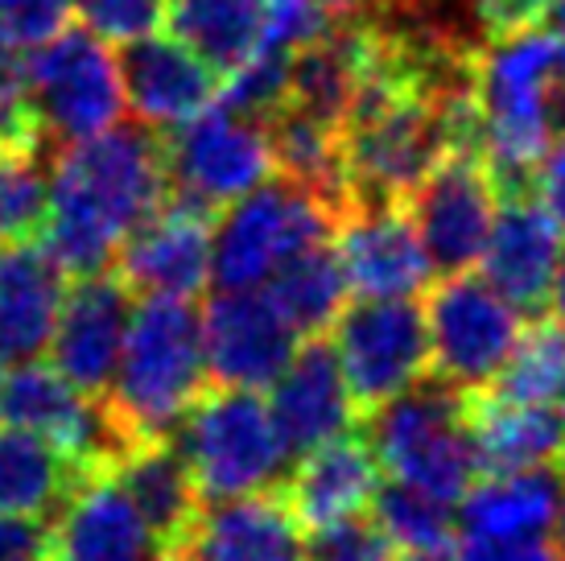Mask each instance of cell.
Wrapping results in <instances>:
<instances>
[{
    "label": "cell",
    "mask_w": 565,
    "mask_h": 561,
    "mask_svg": "<svg viewBox=\"0 0 565 561\" xmlns=\"http://www.w3.org/2000/svg\"><path fill=\"white\" fill-rule=\"evenodd\" d=\"M79 475V463H71L54 442L0 425V512L50 516Z\"/></svg>",
    "instance_id": "28"
},
{
    "label": "cell",
    "mask_w": 565,
    "mask_h": 561,
    "mask_svg": "<svg viewBox=\"0 0 565 561\" xmlns=\"http://www.w3.org/2000/svg\"><path fill=\"white\" fill-rule=\"evenodd\" d=\"M422 314L429 335V375L458 392H483L524 330V314L471 268L446 273V280L429 289Z\"/></svg>",
    "instance_id": "9"
},
{
    "label": "cell",
    "mask_w": 565,
    "mask_h": 561,
    "mask_svg": "<svg viewBox=\"0 0 565 561\" xmlns=\"http://www.w3.org/2000/svg\"><path fill=\"white\" fill-rule=\"evenodd\" d=\"M66 277L38 240L0 244V363L33 359L50 347Z\"/></svg>",
    "instance_id": "23"
},
{
    "label": "cell",
    "mask_w": 565,
    "mask_h": 561,
    "mask_svg": "<svg viewBox=\"0 0 565 561\" xmlns=\"http://www.w3.org/2000/svg\"><path fill=\"white\" fill-rule=\"evenodd\" d=\"M268 145H273V161L277 173L294 187L310 190L318 203H327L334 215H347L355 199H351V182H347V154H343V125H334L327 116L285 104L265 120Z\"/></svg>",
    "instance_id": "26"
},
{
    "label": "cell",
    "mask_w": 565,
    "mask_h": 561,
    "mask_svg": "<svg viewBox=\"0 0 565 561\" xmlns=\"http://www.w3.org/2000/svg\"><path fill=\"white\" fill-rule=\"evenodd\" d=\"M71 0H0V42L13 50H33L71 25Z\"/></svg>",
    "instance_id": "36"
},
{
    "label": "cell",
    "mask_w": 565,
    "mask_h": 561,
    "mask_svg": "<svg viewBox=\"0 0 565 561\" xmlns=\"http://www.w3.org/2000/svg\"><path fill=\"white\" fill-rule=\"evenodd\" d=\"M372 516L401 553H446L455 546V504L408 484H396V479L380 484L376 499H372Z\"/></svg>",
    "instance_id": "31"
},
{
    "label": "cell",
    "mask_w": 565,
    "mask_h": 561,
    "mask_svg": "<svg viewBox=\"0 0 565 561\" xmlns=\"http://www.w3.org/2000/svg\"><path fill=\"white\" fill-rule=\"evenodd\" d=\"M277 491L289 504V512L298 516L301 529L347 520L372 508L380 491V458L367 437L339 434L298 454V463L285 470Z\"/></svg>",
    "instance_id": "22"
},
{
    "label": "cell",
    "mask_w": 565,
    "mask_h": 561,
    "mask_svg": "<svg viewBox=\"0 0 565 561\" xmlns=\"http://www.w3.org/2000/svg\"><path fill=\"white\" fill-rule=\"evenodd\" d=\"M260 289H265V297L277 306V314H281L285 322L298 330L301 343L327 335L330 322L347 306V280L330 244H318V248L294 256Z\"/></svg>",
    "instance_id": "29"
},
{
    "label": "cell",
    "mask_w": 565,
    "mask_h": 561,
    "mask_svg": "<svg viewBox=\"0 0 565 561\" xmlns=\"http://www.w3.org/2000/svg\"><path fill=\"white\" fill-rule=\"evenodd\" d=\"M315 4L330 17V25H351L367 17V0H315Z\"/></svg>",
    "instance_id": "41"
},
{
    "label": "cell",
    "mask_w": 565,
    "mask_h": 561,
    "mask_svg": "<svg viewBox=\"0 0 565 561\" xmlns=\"http://www.w3.org/2000/svg\"><path fill=\"white\" fill-rule=\"evenodd\" d=\"M565 389V327L553 318H536L533 327L520 330L512 356L503 359L500 375L487 384L503 401L524 405H557Z\"/></svg>",
    "instance_id": "30"
},
{
    "label": "cell",
    "mask_w": 565,
    "mask_h": 561,
    "mask_svg": "<svg viewBox=\"0 0 565 561\" xmlns=\"http://www.w3.org/2000/svg\"><path fill=\"white\" fill-rule=\"evenodd\" d=\"M203 322L182 297L132 301L120 363L99 396L120 451L170 437L206 389Z\"/></svg>",
    "instance_id": "3"
},
{
    "label": "cell",
    "mask_w": 565,
    "mask_h": 561,
    "mask_svg": "<svg viewBox=\"0 0 565 561\" xmlns=\"http://www.w3.org/2000/svg\"><path fill=\"white\" fill-rule=\"evenodd\" d=\"M550 318L553 322H562L565 327V252H562V265H557V273H553V285H550Z\"/></svg>",
    "instance_id": "42"
},
{
    "label": "cell",
    "mask_w": 565,
    "mask_h": 561,
    "mask_svg": "<svg viewBox=\"0 0 565 561\" xmlns=\"http://www.w3.org/2000/svg\"><path fill=\"white\" fill-rule=\"evenodd\" d=\"M565 232L557 219L533 199V190L500 194L487 244L479 252V277L508 297L520 314L545 310L553 273L562 265Z\"/></svg>",
    "instance_id": "18"
},
{
    "label": "cell",
    "mask_w": 565,
    "mask_h": 561,
    "mask_svg": "<svg viewBox=\"0 0 565 561\" xmlns=\"http://www.w3.org/2000/svg\"><path fill=\"white\" fill-rule=\"evenodd\" d=\"M111 475L137 504V512L145 516V525L153 529L161 549H178L186 541L190 525L203 512V496L190 479L173 437H158V442H141V446L120 451L111 458Z\"/></svg>",
    "instance_id": "25"
},
{
    "label": "cell",
    "mask_w": 565,
    "mask_h": 561,
    "mask_svg": "<svg viewBox=\"0 0 565 561\" xmlns=\"http://www.w3.org/2000/svg\"><path fill=\"white\" fill-rule=\"evenodd\" d=\"M306 561H396L401 549L376 525V516H347L306 529Z\"/></svg>",
    "instance_id": "34"
},
{
    "label": "cell",
    "mask_w": 565,
    "mask_h": 561,
    "mask_svg": "<svg viewBox=\"0 0 565 561\" xmlns=\"http://www.w3.org/2000/svg\"><path fill=\"white\" fill-rule=\"evenodd\" d=\"M471 95L479 157L500 194L529 190L565 128V38L541 25L491 38L471 59Z\"/></svg>",
    "instance_id": "2"
},
{
    "label": "cell",
    "mask_w": 565,
    "mask_h": 561,
    "mask_svg": "<svg viewBox=\"0 0 565 561\" xmlns=\"http://www.w3.org/2000/svg\"><path fill=\"white\" fill-rule=\"evenodd\" d=\"M166 549L108 467L83 470L58 504L46 561H158Z\"/></svg>",
    "instance_id": "17"
},
{
    "label": "cell",
    "mask_w": 565,
    "mask_h": 561,
    "mask_svg": "<svg viewBox=\"0 0 565 561\" xmlns=\"http://www.w3.org/2000/svg\"><path fill=\"white\" fill-rule=\"evenodd\" d=\"M450 561H565L550 537H462Z\"/></svg>",
    "instance_id": "37"
},
{
    "label": "cell",
    "mask_w": 565,
    "mask_h": 561,
    "mask_svg": "<svg viewBox=\"0 0 565 561\" xmlns=\"http://www.w3.org/2000/svg\"><path fill=\"white\" fill-rule=\"evenodd\" d=\"M116 66H120L125 108L137 125L153 133H170L194 120L215 104L220 92V71L166 30L120 46Z\"/></svg>",
    "instance_id": "19"
},
{
    "label": "cell",
    "mask_w": 565,
    "mask_h": 561,
    "mask_svg": "<svg viewBox=\"0 0 565 561\" xmlns=\"http://www.w3.org/2000/svg\"><path fill=\"white\" fill-rule=\"evenodd\" d=\"M206 375L223 389L265 392L301 347L265 289H220L199 310Z\"/></svg>",
    "instance_id": "13"
},
{
    "label": "cell",
    "mask_w": 565,
    "mask_h": 561,
    "mask_svg": "<svg viewBox=\"0 0 565 561\" xmlns=\"http://www.w3.org/2000/svg\"><path fill=\"white\" fill-rule=\"evenodd\" d=\"M475 13L483 21L487 38H500V33H516V30L541 25L545 0H475Z\"/></svg>",
    "instance_id": "40"
},
{
    "label": "cell",
    "mask_w": 565,
    "mask_h": 561,
    "mask_svg": "<svg viewBox=\"0 0 565 561\" xmlns=\"http://www.w3.org/2000/svg\"><path fill=\"white\" fill-rule=\"evenodd\" d=\"M173 434L203 504L273 491L294 463L273 409L252 389H203Z\"/></svg>",
    "instance_id": "4"
},
{
    "label": "cell",
    "mask_w": 565,
    "mask_h": 561,
    "mask_svg": "<svg viewBox=\"0 0 565 561\" xmlns=\"http://www.w3.org/2000/svg\"><path fill=\"white\" fill-rule=\"evenodd\" d=\"M25 99L33 133L58 149L99 137L120 125L125 112L116 54L83 25H66L50 42L25 50Z\"/></svg>",
    "instance_id": "7"
},
{
    "label": "cell",
    "mask_w": 565,
    "mask_h": 561,
    "mask_svg": "<svg viewBox=\"0 0 565 561\" xmlns=\"http://www.w3.org/2000/svg\"><path fill=\"white\" fill-rule=\"evenodd\" d=\"M161 140H166L170 199L199 207L206 215L244 199L248 190L277 173L265 120L215 104L186 125L161 133Z\"/></svg>",
    "instance_id": "10"
},
{
    "label": "cell",
    "mask_w": 565,
    "mask_h": 561,
    "mask_svg": "<svg viewBox=\"0 0 565 561\" xmlns=\"http://www.w3.org/2000/svg\"><path fill=\"white\" fill-rule=\"evenodd\" d=\"M330 248L355 297H417L438 273L405 203H355L334 223Z\"/></svg>",
    "instance_id": "14"
},
{
    "label": "cell",
    "mask_w": 565,
    "mask_h": 561,
    "mask_svg": "<svg viewBox=\"0 0 565 561\" xmlns=\"http://www.w3.org/2000/svg\"><path fill=\"white\" fill-rule=\"evenodd\" d=\"M178 553L190 561H306V529L273 487L203 504Z\"/></svg>",
    "instance_id": "20"
},
{
    "label": "cell",
    "mask_w": 565,
    "mask_h": 561,
    "mask_svg": "<svg viewBox=\"0 0 565 561\" xmlns=\"http://www.w3.org/2000/svg\"><path fill=\"white\" fill-rule=\"evenodd\" d=\"M327 335L360 421L429 375V335L417 297H355Z\"/></svg>",
    "instance_id": "8"
},
{
    "label": "cell",
    "mask_w": 565,
    "mask_h": 561,
    "mask_svg": "<svg viewBox=\"0 0 565 561\" xmlns=\"http://www.w3.org/2000/svg\"><path fill=\"white\" fill-rule=\"evenodd\" d=\"M211 223L199 207L166 199L149 219H141L111 265L116 277L141 297H182L194 301L211 285Z\"/></svg>",
    "instance_id": "15"
},
{
    "label": "cell",
    "mask_w": 565,
    "mask_h": 561,
    "mask_svg": "<svg viewBox=\"0 0 565 561\" xmlns=\"http://www.w3.org/2000/svg\"><path fill=\"white\" fill-rule=\"evenodd\" d=\"M367 442L396 484L458 504L483 475L467 425V392L425 375L422 384L367 413Z\"/></svg>",
    "instance_id": "5"
},
{
    "label": "cell",
    "mask_w": 565,
    "mask_h": 561,
    "mask_svg": "<svg viewBox=\"0 0 565 561\" xmlns=\"http://www.w3.org/2000/svg\"><path fill=\"white\" fill-rule=\"evenodd\" d=\"M529 190H533L536 203L545 207V211L557 219V227L565 232V128L553 137L550 149H545L541 166L533 170V182H529Z\"/></svg>",
    "instance_id": "39"
},
{
    "label": "cell",
    "mask_w": 565,
    "mask_h": 561,
    "mask_svg": "<svg viewBox=\"0 0 565 561\" xmlns=\"http://www.w3.org/2000/svg\"><path fill=\"white\" fill-rule=\"evenodd\" d=\"M334 223L339 215L310 190L268 178L211 223V280L220 289H260L294 256L330 244Z\"/></svg>",
    "instance_id": "6"
},
{
    "label": "cell",
    "mask_w": 565,
    "mask_h": 561,
    "mask_svg": "<svg viewBox=\"0 0 565 561\" xmlns=\"http://www.w3.org/2000/svg\"><path fill=\"white\" fill-rule=\"evenodd\" d=\"M396 561H450V549L446 553H401Z\"/></svg>",
    "instance_id": "45"
},
{
    "label": "cell",
    "mask_w": 565,
    "mask_h": 561,
    "mask_svg": "<svg viewBox=\"0 0 565 561\" xmlns=\"http://www.w3.org/2000/svg\"><path fill=\"white\" fill-rule=\"evenodd\" d=\"M0 425H17L54 442L83 470L108 467L120 454L104 405L79 392L42 356L0 368Z\"/></svg>",
    "instance_id": "11"
},
{
    "label": "cell",
    "mask_w": 565,
    "mask_h": 561,
    "mask_svg": "<svg viewBox=\"0 0 565 561\" xmlns=\"http://www.w3.org/2000/svg\"><path fill=\"white\" fill-rule=\"evenodd\" d=\"M495 207H500V187L479 149L446 154L405 199L408 219L434 268L441 273H467L479 265Z\"/></svg>",
    "instance_id": "12"
},
{
    "label": "cell",
    "mask_w": 565,
    "mask_h": 561,
    "mask_svg": "<svg viewBox=\"0 0 565 561\" xmlns=\"http://www.w3.org/2000/svg\"><path fill=\"white\" fill-rule=\"evenodd\" d=\"M550 541L557 546V553L565 558V467H562V491H557V508H553V525H550Z\"/></svg>",
    "instance_id": "43"
},
{
    "label": "cell",
    "mask_w": 565,
    "mask_h": 561,
    "mask_svg": "<svg viewBox=\"0 0 565 561\" xmlns=\"http://www.w3.org/2000/svg\"><path fill=\"white\" fill-rule=\"evenodd\" d=\"M50 215V173L42 145L9 140L0 145V244L38 240Z\"/></svg>",
    "instance_id": "32"
},
{
    "label": "cell",
    "mask_w": 565,
    "mask_h": 561,
    "mask_svg": "<svg viewBox=\"0 0 565 561\" xmlns=\"http://www.w3.org/2000/svg\"><path fill=\"white\" fill-rule=\"evenodd\" d=\"M170 199L166 140L145 125H111L63 145L50 170V215L38 244L66 280L116 261L125 235Z\"/></svg>",
    "instance_id": "1"
},
{
    "label": "cell",
    "mask_w": 565,
    "mask_h": 561,
    "mask_svg": "<svg viewBox=\"0 0 565 561\" xmlns=\"http://www.w3.org/2000/svg\"><path fill=\"white\" fill-rule=\"evenodd\" d=\"M50 525L42 516L0 512V561H46Z\"/></svg>",
    "instance_id": "38"
},
{
    "label": "cell",
    "mask_w": 565,
    "mask_h": 561,
    "mask_svg": "<svg viewBox=\"0 0 565 561\" xmlns=\"http://www.w3.org/2000/svg\"><path fill=\"white\" fill-rule=\"evenodd\" d=\"M334 30L330 17L315 0H265V21H260V42L256 46L277 50V54H298L315 46L318 38Z\"/></svg>",
    "instance_id": "35"
},
{
    "label": "cell",
    "mask_w": 565,
    "mask_h": 561,
    "mask_svg": "<svg viewBox=\"0 0 565 561\" xmlns=\"http://www.w3.org/2000/svg\"><path fill=\"white\" fill-rule=\"evenodd\" d=\"M467 425H471L483 475L565 467V413L557 405L503 401L487 389L467 392Z\"/></svg>",
    "instance_id": "24"
},
{
    "label": "cell",
    "mask_w": 565,
    "mask_h": 561,
    "mask_svg": "<svg viewBox=\"0 0 565 561\" xmlns=\"http://www.w3.org/2000/svg\"><path fill=\"white\" fill-rule=\"evenodd\" d=\"M128 314H132V289L120 277L92 273L66 285L63 310L50 335V363L87 396H104L120 363Z\"/></svg>",
    "instance_id": "16"
},
{
    "label": "cell",
    "mask_w": 565,
    "mask_h": 561,
    "mask_svg": "<svg viewBox=\"0 0 565 561\" xmlns=\"http://www.w3.org/2000/svg\"><path fill=\"white\" fill-rule=\"evenodd\" d=\"M541 25H550V30L557 33V38H565V0H545Z\"/></svg>",
    "instance_id": "44"
},
{
    "label": "cell",
    "mask_w": 565,
    "mask_h": 561,
    "mask_svg": "<svg viewBox=\"0 0 565 561\" xmlns=\"http://www.w3.org/2000/svg\"><path fill=\"white\" fill-rule=\"evenodd\" d=\"M268 389H273V396H265V401L294 458L330 442V437L351 434V425L360 421V409H355L343 372H339V359L322 339H306L294 351L289 368Z\"/></svg>",
    "instance_id": "21"
},
{
    "label": "cell",
    "mask_w": 565,
    "mask_h": 561,
    "mask_svg": "<svg viewBox=\"0 0 565 561\" xmlns=\"http://www.w3.org/2000/svg\"><path fill=\"white\" fill-rule=\"evenodd\" d=\"M562 491V467L487 470L458 499L462 537H545Z\"/></svg>",
    "instance_id": "27"
},
{
    "label": "cell",
    "mask_w": 565,
    "mask_h": 561,
    "mask_svg": "<svg viewBox=\"0 0 565 561\" xmlns=\"http://www.w3.org/2000/svg\"><path fill=\"white\" fill-rule=\"evenodd\" d=\"M158 561H190V558H186V553H178V549H166Z\"/></svg>",
    "instance_id": "46"
},
{
    "label": "cell",
    "mask_w": 565,
    "mask_h": 561,
    "mask_svg": "<svg viewBox=\"0 0 565 561\" xmlns=\"http://www.w3.org/2000/svg\"><path fill=\"white\" fill-rule=\"evenodd\" d=\"M557 409H562V413H565V389H562V396H557Z\"/></svg>",
    "instance_id": "47"
},
{
    "label": "cell",
    "mask_w": 565,
    "mask_h": 561,
    "mask_svg": "<svg viewBox=\"0 0 565 561\" xmlns=\"http://www.w3.org/2000/svg\"><path fill=\"white\" fill-rule=\"evenodd\" d=\"M75 17L87 33L108 46H128L137 38L166 30L170 0H71Z\"/></svg>",
    "instance_id": "33"
}]
</instances>
